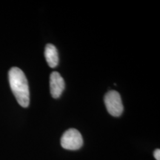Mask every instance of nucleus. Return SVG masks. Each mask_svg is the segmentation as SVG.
<instances>
[{"instance_id": "f257e3e1", "label": "nucleus", "mask_w": 160, "mask_h": 160, "mask_svg": "<svg viewBox=\"0 0 160 160\" xmlns=\"http://www.w3.org/2000/svg\"><path fill=\"white\" fill-rule=\"evenodd\" d=\"M8 79L11 91L18 103L23 108L28 107L30 91L27 78L24 72L19 68H11L8 72Z\"/></svg>"}, {"instance_id": "f03ea898", "label": "nucleus", "mask_w": 160, "mask_h": 160, "mask_svg": "<svg viewBox=\"0 0 160 160\" xmlns=\"http://www.w3.org/2000/svg\"><path fill=\"white\" fill-rule=\"evenodd\" d=\"M104 102L108 112L111 116L118 117L122 115L124 107L119 92L116 91H108L105 96Z\"/></svg>"}, {"instance_id": "7ed1b4c3", "label": "nucleus", "mask_w": 160, "mask_h": 160, "mask_svg": "<svg viewBox=\"0 0 160 160\" xmlns=\"http://www.w3.org/2000/svg\"><path fill=\"white\" fill-rule=\"evenodd\" d=\"M82 145V137L77 129H68L63 133L61 138L62 147L66 150L77 151V150H79Z\"/></svg>"}, {"instance_id": "20e7f679", "label": "nucleus", "mask_w": 160, "mask_h": 160, "mask_svg": "<svg viewBox=\"0 0 160 160\" xmlns=\"http://www.w3.org/2000/svg\"><path fill=\"white\" fill-rule=\"evenodd\" d=\"M65 87V81L59 72H52L50 75V91L52 97L54 99L59 98L62 93Z\"/></svg>"}, {"instance_id": "39448f33", "label": "nucleus", "mask_w": 160, "mask_h": 160, "mask_svg": "<svg viewBox=\"0 0 160 160\" xmlns=\"http://www.w3.org/2000/svg\"><path fill=\"white\" fill-rule=\"evenodd\" d=\"M45 57L48 65L51 68H54L59 63V55L57 48L52 44H48L45 49Z\"/></svg>"}, {"instance_id": "423d86ee", "label": "nucleus", "mask_w": 160, "mask_h": 160, "mask_svg": "<svg viewBox=\"0 0 160 160\" xmlns=\"http://www.w3.org/2000/svg\"><path fill=\"white\" fill-rule=\"evenodd\" d=\"M153 156H154L156 159L160 160V150L159 149L155 150L154 153H153Z\"/></svg>"}]
</instances>
